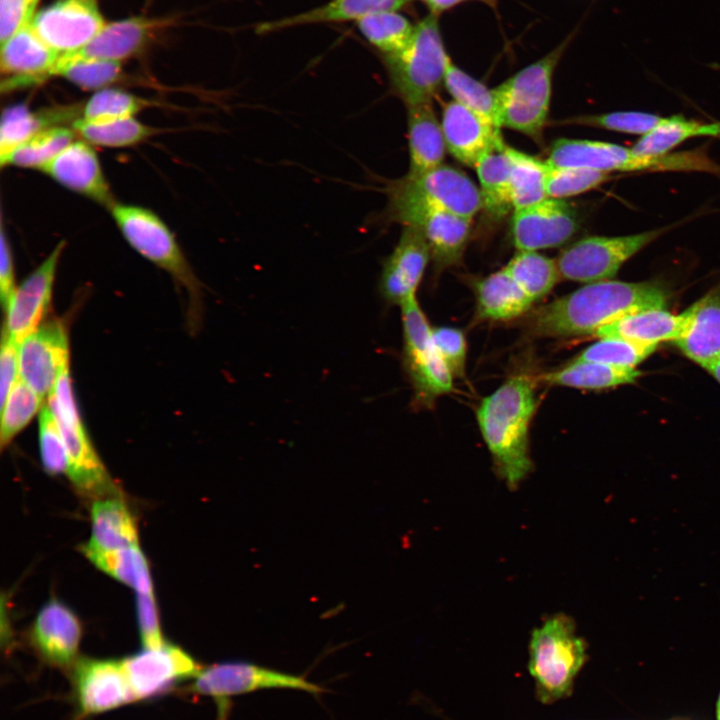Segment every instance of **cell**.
<instances>
[{
  "label": "cell",
  "mask_w": 720,
  "mask_h": 720,
  "mask_svg": "<svg viewBox=\"0 0 720 720\" xmlns=\"http://www.w3.org/2000/svg\"><path fill=\"white\" fill-rule=\"evenodd\" d=\"M668 294L657 282L604 280L585 284L538 308L528 331L537 337L568 338L596 332L628 314L665 308Z\"/></svg>",
  "instance_id": "obj_1"
},
{
  "label": "cell",
  "mask_w": 720,
  "mask_h": 720,
  "mask_svg": "<svg viewBox=\"0 0 720 720\" xmlns=\"http://www.w3.org/2000/svg\"><path fill=\"white\" fill-rule=\"evenodd\" d=\"M537 402L536 381L517 374L485 396L476 409L496 470L510 488H516L532 469L529 429Z\"/></svg>",
  "instance_id": "obj_2"
},
{
  "label": "cell",
  "mask_w": 720,
  "mask_h": 720,
  "mask_svg": "<svg viewBox=\"0 0 720 720\" xmlns=\"http://www.w3.org/2000/svg\"><path fill=\"white\" fill-rule=\"evenodd\" d=\"M587 659V643L570 617L558 614L546 619L532 631L528 646L527 667L536 699L551 705L570 697Z\"/></svg>",
  "instance_id": "obj_3"
},
{
  "label": "cell",
  "mask_w": 720,
  "mask_h": 720,
  "mask_svg": "<svg viewBox=\"0 0 720 720\" xmlns=\"http://www.w3.org/2000/svg\"><path fill=\"white\" fill-rule=\"evenodd\" d=\"M382 59L392 91L406 106L431 103L444 85L451 61L444 47L438 15L431 13L419 21L409 44Z\"/></svg>",
  "instance_id": "obj_4"
},
{
  "label": "cell",
  "mask_w": 720,
  "mask_h": 720,
  "mask_svg": "<svg viewBox=\"0 0 720 720\" xmlns=\"http://www.w3.org/2000/svg\"><path fill=\"white\" fill-rule=\"evenodd\" d=\"M567 41L522 68L493 89L499 127L517 131L543 144L555 68Z\"/></svg>",
  "instance_id": "obj_5"
},
{
  "label": "cell",
  "mask_w": 720,
  "mask_h": 720,
  "mask_svg": "<svg viewBox=\"0 0 720 720\" xmlns=\"http://www.w3.org/2000/svg\"><path fill=\"white\" fill-rule=\"evenodd\" d=\"M109 210L129 245L186 288L190 297V321L195 327L201 313V283L171 230L144 207L115 202Z\"/></svg>",
  "instance_id": "obj_6"
},
{
  "label": "cell",
  "mask_w": 720,
  "mask_h": 720,
  "mask_svg": "<svg viewBox=\"0 0 720 720\" xmlns=\"http://www.w3.org/2000/svg\"><path fill=\"white\" fill-rule=\"evenodd\" d=\"M549 164L581 167L606 173L636 171H707L720 167L702 152H683L662 156L638 155L631 148L595 140L559 138L550 146Z\"/></svg>",
  "instance_id": "obj_7"
},
{
  "label": "cell",
  "mask_w": 720,
  "mask_h": 720,
  "mask_svg": "<svg viewBox=\"0 0 720 720\" xmlns=\"http://www.w3.org/2000/svg\"><path fill=\"white\" fill-rule=\"evenodd\" d=\"M47 404L58 422L68 459L67 475L73 486L93 500L118 495L114 483L96 453L76 406L69 366L58 378Z\"/></svg>",
  "instance_id": "obj_8"
},
{
  "label": "cell",
  "mask_w": 720,
  "mask_h": 720,
  "mask_svg": "<svg viewBox=\"0 0 720 720\" xmlns=\"http://www.w3.org/2000/svg\"><path fill=\"white\" fill-rule=\"evenodd\" d=\"M402 320V365L413 390L414 409L433 408L436 400L453 390V375L440 356L432 327L417 298L400 306Z\"/></svg>",
  "instance_id": "obj_9"
},
{
  "label": "cell",
  "mask_w": 720,
  "mask_h": 720,
  "mask_svg": "<svg viewBox=\"0 0 720 720\" xmlns=\"http://www.w3.org/2000/svg\"><path fill=\"white\" fill-rule=\"evenodd\" d=\"M264 689H293L312 694L324 691L302 676L242 661H226L202 667L185 687L186 693L210 697L215 702L217 720H227L231 697Z\"/></svg>",
  "instance_id": "obj_10"
},
{
  "label": "cell",
  "mask_w": 720,
  "mask_h": 720,
  "mask_svg": "<svg viewBox=\"0 0 720 720\" xmlns=\"http://www.w3.org/2000/svg\"><path fill=\"white\" fill-rule=\"evenodd\" d=\"M386 194L388 201L381 217L387 222L417 227L423 233L435 272H442L462 262L472 220L392 192Z\"/></svg>",
  "instance_id": "obj_11"
},
{
  "label": "cell",
  "mask_w": 720,
  "mask_h": 720,
  "mask_svg": "<svg viewBox=\"0 0 720 720\" xmlns=\"http://www.w3.org/2000/svg\"><path fill=\"white\" fill-rule=\"evenodd\" d=\"M672 226L625 236H589L564 249L556 258L561 279L593 283L610 280L621 266Z\"/></svg>",
  "instance_id": "obj_12"
},
{
  "label": "cell",
  "mask_w": 720,
  "mask_h": 720,
  "mask_svg": "<svg viewBox=\"0 0 720 720\" xmlns=\"http://www.w3.org/2000/svg\"><path fill=\"white\" fill-rule=\"evenodd\" d=\"M386 191L468 220L482 208L479 187L462 170L445 164L419 175L406 174L392 180Z\"/></svg>",
  "instance_id": "obj_13"
},
{
  "label": "cell",
  "mask_w": 720,
  "mask_h": 720,
  "mask_svg": "<svg viewBox=\"0 0 720 720\" xmlns=\"http://www.w3.org/2000/svg\"><path fill=\"white\" fill-rule=\"evenodd\" d=\"M135 701H146L169 693L191 681L202 666L184 649L166 642L144 648L121 659Z\"/></svg>",
  "instance_id": "obj_14"
},
{
  "label": "cell",
  "mask_w": 720,
  "mask_h": 720,
  "mask_svg": "<svg viewBox=\"0 0 720 720\" xmlns=\"http://www.w3.org/2000/svg\"><path fill=\"white\" fill-rule=\"evenodd\" d=\"M70 673L75 706L73 720L135 702L121 660L81 658Z\"/></svg>",
  "instance_id": "obj_15"
},
{
  "label": "cell",
  "mask_w": 720,
  "mask_h": 720,
  "mask_svg": "<svg viewBox=\"0 0 720 720\" xmlns=\"http://www.w3.org/2000/svg\"><path fill=\"white\" fill-rule=\"evenodd\" d=\"M106 24L99 0H54L31 22L37 34L60 55L84 48Z\"/></svg>",
  "instance_id": "obj_16"
},
{
  "label": "cell",
  "mask_w": 720,
  "mask_h": 720,
  "mask_svg": "<svg viewBox=\"0 0 720 720\" xmlns=\"http://www.w3.org/2000/svg\"><path fill=\"white\" fill-rule=\"evenodd\" d=\"M579 225L577 211L570 203L548 197L513 211L511 238L517 251L556 248L572 239Z\"/></svg>",
  "instance_id": "obj_17"
},
{
  "label": "cell",
  "mask_w": 720,
  "mask_h": 720,
  "mask_svg": "<svg viewBox=\"0 0 720 720\" xmlns=\"http://www.w3.org/2000/svg\"><path fill=\"white\" fill-rule=\"evenodd\" d=\"M19 377L45 398L69 366V342L64 324L52 320L40 325L18 344Z\"/></svg>",
  "instance_id": "obj_18"
},
{
  "label": "cell",
  "mask_w": 720,
  "mask_h": 720,
  "mask_svg": "<svg viewBox=\"0 0 720 720\" xmlns=\"http://www.w3.org/2000/svg\"><path fill=\"white\" fill-rule=\"evenodd\" d=\"M82 625L77 615L58 599L39 610L28 632V643L48 666L71 672L79 660Z\"/></svg>",
  "instance_id": "obj_19"
},
{
  "label": "cell",
  "mask_w": 720,
  "mask_h": 720,
  "mask_svg": "<svg viewBox=\"0 0 720 720\" xmlns=\"http://www.w3.org/2000/svg\"><path fill=\"white\" fill-rule=\"evenodd\" d=\"M431 259L423 233L414 226H404L397 244L384 259L378 290L388 305H398L416 297L426 267Z\"/></svg>",
  "instance_id": "obj_20"
},
{
  "label": "cell",
  "mask_w": 720,
  "mask_h": 720,
  "mask_svg": "<svg viewBox=\"0 0 720 720\" xmlns=\"http://www.w3.org/2000/svg\"><path fill=\"white\" fill-rule=\"evenodd\" d=\"M64 249L65 241H60L16 288L5 310L3 329L17 344L41 325L49 311L56 271Z\"/></svg>",
  "instance_id": "obj_21"
},
{
  "label": "cell",
  "mask_w": 720,
  "mask_h": 720,
  "mask_svg": "<svg viewBox=\"0 0 720 720\" xmlns=\"http://www.w3.org/2000/svg\"><path fill=\"white\" fill-rule=\"evenodd\" d=\"M175 23L172 17L132 16L107 22L84 48L72 52L82 57L123 62L148 49Z\"/></svg>",
  "instance_id": "obj_22"
},
{
  "label": "cell",
  "mask_w": 720,
  "mask_h": 720,
  "mask_svg": "<svg viewBox=\"0 0 720 720\" xmlns=\"http://www.w3.org/2000/svg\"><path fill=\"white\" fill-rule=\"evenodd\" d=\"M60 54L52 49L31 24L1 43L2 91L31 86L50 78Z\"/></svg>",
  "instance_id": "obj_23"
},
{
  "label": "cell",
  "mask_w": 720,
  "mask_h": 720,
  "mask_svg": "<svg viewBox=\"0 0 720 720\" xmlns=\"http://www.w3.org/2000/svg\"><path fill=\"white\" fill-rule=\"evenodd\" d=\"M441 126L447 151L468 167L475 168L485 155L506 145L500 129L454 100L443 105Z\"/></svg>",
  "instance_id": "obj_24"
},
{
  "label": "cell",
  "mask_w": 720,
  "mask_h": 720,
  "mask_svg": "<svg viewBox=\"0 0 720 720\" xmlns=\"http://www.w3.org/2000/svg\"><path fill=\"white\" fill-rule=\"evenodd\" d=\"M60 185L110 209L115 199L92 145L75 139L41 170Z\"/></svg>",
  "instance_id": "obj_25"
},
{
  "label": "cell",
  "mask_w": 720,
  "mask_h": 720,
  "mask_svg": "<svg viewBox=\"0 0 720 720\" xmlns=\"http://www.w3.org/2000/svg\"><path fill=\"white\" fill-rule=\"evenodd\" d=\"M685 313L683 330L674 342L703 368L720 358V290L702 297Z\"/></svg>",
  "instance_id": "obj_26"
},
{
  "label": "cell",
  "mask_w": 720,
  "mask_h": 720,
  "mask_svg": "<svg viewBox=\"0 0 720 720\" xmlns=\"http://www.w3.org/2000/svg\"><path fill=\"white\" fill-rule=\"evenodd\" d=\"M412 0H331L321 6L257 24V34H268L292 27L355 21L382 11H398Z\"/></svg>",
  "instance_id": "obj_27"
},
{
  "label": "cell",
  "mask_w": 720,
  "mask_h": 720,
  "mask_svg": "<svg viewBox=\"0 0 720 720\" xmlns=\"http://www.w3.org/2000/svg\"><path fill=\"white\" fill-rule=\"evenodd\" d=\"M407 107L409 175H419L443 164L447 152L439 121L431 103Z\"/></svg>",
  "instance_id": "obj_28"
},
{
  "label": "cell",
  "mask_w": 720,
  "mask_h": 720,
  "mask_svg": "<svg viewBox=\"0 0 720 720\" xmlns=\"http://www.w3.org/2000/svg\"><path fill=\"white\" fill-rule=\"evenodd\" d=\"M476 299V318L507 321L528 312L533 301L502 268L472 281Z\"/></svg>",
  "instance_id": "obj_29"
},
{
  "label": "cell",
  "mask_w": 720,
  "mask_h": 720,
  "mask_svg": "<svg viewBox=\"0 0 720 720\" xmlns=\"http://www.w3.org/2000/svg\"><path fill=\"white\" fill-rule=\"evenodd\" d=\"M82 546L102 551L138 546L135 518L120 496H106L93 501L91 538Z\"/></svg>",
  "instance_id": "obj_30"
},
{
  "label": "cell",
  "mask_w": 720,
  "mask_h": 720,
  "mask_svg": "<svg viewBox=\"0 0 720 720\" xmlns=\"http://www.w3.org/2000/svg\"><path fill=\"white\" fill-rule=\"evenodd\" d=\"M684 324V312L676 315L665 308H649L619 318L599 329L595 336L618 337L657 346L665 341L675 342Z\"/></svg>",
  "instance_id": "obj_31"
},
{
  "label": "cell",
  "mask_w": 720,
  "mask_h": 720,
  "mask_svg": "<svg viewBox=\"0 0 720 720\" xmlns=\"http://www.w3.org/2000/svg\"><path fill=\"white\" fill-rule=\"evenodd\" d=\"M72 106L55 107L45 111H32L25 104L7 107L1 118L0 159L37 133L52 127L66 126L80 118Z\"/></svg>",
  "instance_id": "obj_32"
},
{
  "label": "cell",
  "mask_w": 720,
  "mask_h": 720,
  "mask_svg": "<svg viewBox=\"0 0 720 720\" xmlns=\"http://www.w3.org/2000/svg\"><path fill=\"white\" fill-rule=\"evenodd\" d=\"M640 374L635 368L573 359L559 369L542 374L539 380L554 386L602 390L631 384Z\"/></svg>",
  "instance_id": "obj_33"
},
{
  "label": "cell",
  "mask_w": 720,
  "mask_h": 720,
  "mask_svg": "<svg viewBox=\"0 0 720 720\" xmlns=\"http://www.w3.org/2000/svg\"><path fill=\"white\" fill-rule=\"evenodd\" d=\"M475 170L479 180L481 209L491 220L503 219L513 211L508 155L504 149L490 152L478 162Z\"/></svg>",
  "instance_id": "obj_34"
},
{
  "label": "cell",
  "mask_w": 720,
  "mask_h": 720,
  "mask_svg": "<svg viewBox=\"0 0 720 720\" xmlns=\"http://www.w3.org/2000/svg\"><path fill=\"white\" fill-rule=\"evenodd\" d=\"M698 136L720 137V122L703 123L679 115L666 117L642 135L631 149L642 156H662L685 140Z\"/></svg>",
  "instance_id": "obj_35"
},
{
  "label": "cell",
  "mask_w": 720,
  "mask_h": 720,
  "mask_svg": "<svg viewBox=\"0 0 720 720\" xmlns=\"http://www.w3.org/2000/svg\"><path fill=\"white\" fill-rule=\"evenodd\" d=\"M81 551L98 569L137 593H153L149 566L139 546L109 551L81 546Z\"/></svg>",
  "instance_id": "obj_36"
},
{
  "label": "cell",
  "mask_w": 720,
  "mask_h": 720,
  "mask_svg": "<svg viewBox=\"0 0 720 720\" xmlns=\"http://www.w3.org/2000/svg\"><path fill=\"white\" fill-rule=\"evenodd\" d=\"M503 268L534 303L548 295L561 279L556 259L538 251L519 250Z\"/></svg>",
  "instance_id": "obj_37"
},
{
  "label": "cell",
  "mask_w": 720,
  "mask_h": 720,
  "mask_svg": "<svg viewBox=\"0 0 720 720\" xmlns=\"http://www.w3.org/2000/svg\"><path fill=\"white\" fill-rule=\"evenodd\" d=\"M122 63L67 53L60 55L50 77H62L83 90L98 91L123 79Z\"/></svg>",
  "instance_id": "obj_38"
},
{
  "label": "cell",
  "mask_w": 720,
  "mask_h": 720,
  "mask_svg": "<svg viewBox=\"0 0 720 720\" xmlns=\"http://www.w3.org/2000/svg\"><path fill=\"white\" fill-rule=\"evenodd\" d=\"M511 163V193L513 211L519 210L546 198V160L526 154L508 145L504 148Z\"/></svg>",
  "instance_id": "obj_39"
},
{
  "label": "cell",
  "mask_w": 720,
  "mask_h": 720,
  "mask_svg": "<svg viewBox=\"0 0 720 720\" xmlns=\"http://www.w3.org/2000/svg\"><path fill=\"white\" fill-rule=\"evenodd\" d=\"M77 135L91 145L123 148L143 142L155 130L136 117L91 122L78 118L71 126Z\"/></svg>",
  "instance_id": "obj_40"
},
{
  "label": "cell",
  "mask_w": 720,
  "mask_h": 720,
  "mask_svg": "<svg viewBox=\"0 0 720 720\" xmlns=\"http://www.w3.org/2000/svg\"><path fill=\"white\" fill-rule=\"evenodd\" d=\"M73 128L58 126L45 129L0 159L1 166L42 170L76 138Z\"/></svg>",
  "instance_id": "obj_41"
},
{
  "label": "cell",
  "mask_w": 720,
  "mask_h": 720,
  "mask_svg": "<svg viewBox=\"0 0 720 720\" xmlns=\"http://www.w3.org/2000/svg\"><path fill=\"white\" fill-rule=\"evenodd\" d=\"M360 33L374 46L381 56L403 50L411 41L415 25L398 11H382L370 14L356 22Z\"/></svg>",
  "instance_id": "obj_42"
},
{
  "label": "cell",
  "mask_w": 720,
  "mask_h": 720,
  "mask_svg": "<svg viewBox=\"0 0 720 720\" xmlns=\"http://www.w3.org/2000/svg\"><path fill=\"white\" fill-rule=\"evenodd\" d=\"M444 86L454 101L500 129L493 89L471 77L452 61L446 70Z\"/></svg>",
  "instance_id": "obj_43"
},
{
  "label": "cell",
  "mask_w": 720,
  "mask_h": 720,
  "mask_svg": "<svg viewBox=\"0 0 720 720\" xmlns=\"http://www.w3.org/2000/svg\"><path fill=\"white\" fill-rule=\"evenodd\" d=\"M27 383L19 378L1 405L0 446L4 449L41 411L42 400Z\"/></svg>",
  "instance_id": "obj_44"
},
{
  "label": "cell",
  "mask_w": 720,
  "mask_h": 720,
  "mask_svg": "<svg viewBox=\"0 0 720 720\" xmlns=\"http://www.w3.org/2000/svg\"><path fill=\"white\" fill-rule=\"evenodd\" d=\"M149 102L132 93L118 88H104L95 91L81 109L80 118L100 122L135 117Z\"/></svg>",
  "instance_id": "obj_45"
},
{
  "label": "cell",
  "mask_w": 720,
  "mask_h": 720,
  "mask_svg": "<svg viewBox=\"0 0 720 720\" xmlns=\"http://www.w3.org/2000/svg\"><path fill=\"white\" fill-rule=\"evenodd\" d=\"M656 347L618 337H603L582 350L574 359L634 369L649 357Z\"/></svg>",
  "instance_id": "obj_46"
},
{
  "label": "cell",
  "mask_w": 720,
  "mask_h": 720,
  "mask_svg": "<svg viewBox=\"0 0 720 720\" xmlns=\"http://www.w3.org/2000/svg\"><path fill=\"white\" fill-rule=\"evenodd\" d=\"M546 192L564 199L595 189L610 179V173L581 167L555 166L547 162Z\"/></svg>",
  "instance_id": "obj_47"
},
{
  "label": "cell",
  "mask_w": 720,
  "mask_h": 720,
  "mask_svg": "<svg viewBox=\"0 0 720 720\" xmlns=\"http://www.w3.org/2000/svg\"><path fill=\"white\" fill-rule=\"evenodd\" d=\"M663 117L641 111H615L603 114L581 115L561 121L601 128L614 132L644 135L657 126Z\"/></svg>",
  "instance_id": "obj_48"
},
{
  "label": "cell",
  "mask_w": 720,
  "mask_h": 720,
  "mask_svg": "<svg viewBox=\"0 0 720 720\" xmlns=\"http://www.w3.org/2000/svg\"><path fill=\"white\" fill-rule=\"evenodd\" d=\"M39 448L44 470L49 475L67 474L68 459L58 422L50 406L43 405L39 414Z\"/></svg>",
  "instance_id": "obj_49"
},
{
  "label": "cell",
  "mask_w": 720,
  "mask_h": 720,
  "mask_svg": "<svg viewBox=\"0 0 720 720\" xmlns=\"http://www.w3.org/2000/svg\"><path fill=\"white\" fill-rule=\"evenodd\" d=\"M434 344L454 378L465 376L467 344L462 330L448 326L432 327Z\"/></svg>",
  "instance_id": "obj_50"
},
{
  "label": "cell",
  "mask_w": 720,
  "mask_h": 720,
  "mask_svg": "<svg viewBox=\"0 0 720 720\" xmlns=\"http://www.w3.org/2000/svg\"><path fill=\"white\" fill-rule=\"evenodd\" d=\"M137 622L144 648H158L166 643L163 638L153 593H137Z\"/></svg>",
  "instance_id": "obj_51"
},
{
  "label": "cell",
  "mask_w": 720,
  "mask_h": 720,
  "mask_svg": "<svg viewBox=\"0 0 720 720\" xmlns=\"http://www.w3.org/2000/svg\"><path fill=\"white\" fill-rule=\"evenodd\" d=\"M40 0H0L1 43L31 24Z\"/></svg>",
  "instance_id": "obj_52"
},
{
  "label": "cell",
  "mask_w": 720,
  "mask_h": 720,
  "mask_svg": "<svg viewBox=\"0 0 720 720\" xmlns=\"http://www.w3.org/2000/svg\"><path fill=\"white\" fill-rule=\"evenodd\" d=\"M18 344L2 330L0 350V402L7 398L11 388L19 379Z\"/></svg>",
  "instance_id": "obj_53"
},
{
  "label": "cell",
  "mask_w": 720,
  "mask_h": 720,
  "mask_svg": "<svg viewBox=\"0 0 720 720\" xmlns=\"http://www.w3.org/2000/svg\"><path fill=\"white\" fill-rule=\"evenodd\" d=\"M15 274L11 247L5 231L1 229V256H0V296L1 303L6 310L15 291Z\"/></svg>",
  "instance_id": "obj_54"
},
{
  "label": "cell",
  "mask_w": 720,
  "mask_h": 720,
  "mask_svg": "<svg viewBox=\"0 0 720 720\" xmlns=\"http://www.w3.org/2000/svg\"><path fill=\"white\" fill-rule=\"evenodd\" d=\"M432 14L438 15L449 10L465 0H422Z\"/></svg>",
  "instance_id": "obj_55"
},
{
  "label": "cell",
  "mask_w": 720,
  "mask_h": 720,
  "mask_svg": "<svg viewBox=\"0 0 720 720\" xmlns=\"http://www.w3.org/2000/svg\"><path fill=\"white\" fill-rule=\"evenodd\" d=\"M720 383V358L705 368Z\"/></svg>",
  "instance_id": "obj_56"
},
{
  "label": "cell",
  "mask_w": 720,
  "mask_h": 720,
  "mask_svg": "<svg viewBox=\"0 0 720 720\" xmlns=\"http://www.w3.org/2000/svg\"><path fill=\"white\" fill-rule=\"evenodd\" d=\"M716 720H720V693L716 702Z\"/></svg>",
  "instance_id": "obj_57"
},
{
  "label": "cell",
  "mask_w": 720,
  "mask_h": 720,
  "mask_svg": "<svg viewBox=\"0 0 720 720\" xmlns=\"http://www.w3.org/2000/svg\"><path fill=\"white\" fill-rule=\"evenodd\" d=\"M478 1H481V2L487 4V5L491 6V7H494L495 4H496V0H478Z\"/></svg>",
  "instance_id": "obj_58"
}]
</instances>
